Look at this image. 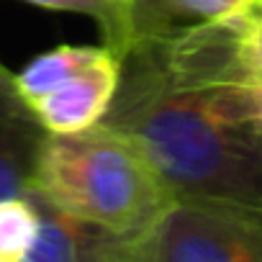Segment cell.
Returning <instances> with one entry per match:
<instances>
[{"label":"cell","mask_w":262,"mask_h":262,"mask_svg":"<svg viewBox=\"0 0 262 262\" xmlns=\"http://www.w3.org/2000/svg\"><path fill=\"white\" fill-rule=\"evenodd\" d=\"M49 131L18 93L13 75L0 82V201L34 188Z\"/></svg>","instance_id":"obj_6"},{"label":"cell","mask_w":262,"mask_h":262,"mask_svg":"<svg viewBox=\"0 0 262 262\" xmlns=\"http://www.w3.org/2000/svg\"><path fill=\"white\" fill-rule=\"evenodd\" d=\"M257 0H134V41L244 13Z\"/></svg>","instance_id":"obj_7"},{"label":"cell","mask_w":262,"mask_h":262,"mask_svg":"<svg viewBox=\"0 0 262 262\" xmlns=\"http://www.w3.org/2000/svg\"><path fill=\"white\" fill-rule=\"evenodd\" d=\"M257 113H259V123H262V88L257 85Z\"/></svg>","instance_id":"obj_12"},{"label":"cell","mask_w":262,"mask_h":262,"mask_svg":"<svg viewBox=\"0 0 262 262\" xmlns=\"http://www.w3.org/2000/svg\"><path fill=\"white\" fill-rule=\"evenodd\" d=\"M244 59L254 85L262 88V0L244 13Z\"/></svg>","instance_id":"obj_11"},{"label":"cell","mask_w":262,"mask_h":262,"mask_svg":"<svg viewBox=\"0 0 262 262\" xmlns=\"http://www.w3.org/2000/svg\"><path fill=\"white\" fill-rule=\"evenodd\" d=\"M244 13L137 39L123 54L100 123L147 155L175 201L262 208V123L244 59Z\"/></svg>","instance_id":"obj_1"},{"label":"cell","mask_w":262,"mask_h":262,"mask_svg":"<svg viewBox=\"0 0 262 262\" xmlns=\"http://www.w3.org/2000/svg\"><path fill=\"white\" fill-rule=\"evenodd\" d=\"M39 211L36 239L24 262H131L137 236H123L105 226L77 219L41 193H26Z\"/></svg>","instance_id":"obj_4"},{"label":"cell","mask_w":262,"mask_h":262,"mask_svg":"<svg viewBox=\"0 0 262 262\" xmlns=\"http://www.w3.org/2000/svg\"><path fill=\"white\" fill-rule=\"evenodd\" d=\"M31 190L123 236H142L175 203L147 155L105 123L49 134Z\"/></svg>","instance_id":"obj_2"},{"label":"cell","mask_w":262,"mask_h":262,"mask_svg":"<svg viewBox=\"0 0 262 262\" xmlns=\"http://www.w3.org/2000/svg\"><path fill=\"white\" fill-rule=\"evenodd\" d=\"M11 75H13V72H11V70H8V67H6L3 62H0V82H3V80H8Z\"/></svg>","instance_id":"obj_13"},{"label":"cell","mask_w":262,"mask_h":262,"mask_svg":"<svg viewBox=\"0 0 262 262\" xmlns=\"http://www.w3.org/2000/svg\"><path fill=\"white\" fill-rule=\"evenodd\" d=\"M105 44L100 47H77V44H59L49 52L36 54L21 72L13 75V82L24 100L34 105L36 100L47 98L57 88H62L70 77H75L80 70H85L90 62H95L103 54Z\"/></svg>","instance_id":"obj_8"},{"label":"cell","mask_w":262,"mask_h":262,"mask_svg":"<svg viewBox=\"0 0 262 262\" xmlns=\"http://www.w3.org/2000/svg\"><path fill=\"white\" fill-rule=\"evenodd\" d=\"M18 3L93 18L103 44L121 59L134 44V0H18Z\"/></svg>","instance_id":"obj_9"},{"label":"cell","mask_w":262,"mask_h":262,"mask_svg":"<svg viewBox=\"0 0 262 262\" xmlns=\"http://www.w3.org/2000/svg\"><path fill=\"white\" fill-rule=\"evenodd\" d=\"M131 262H262V208L175 201L137 236Z\"/></svg>","instance_id":"obj_3"},{"label":"cell","mask_w":262,"mask_h":262,"mask_svg":"<svg viewBox=\"0 0 262 262\" xmlns=\"http://www.w3.org/2000/svg\"><path fill=\"white\" fill-rule=\"evenodd\" d=\"M39 231V211L29 195L0 201V262H24Z\"/></svg>","instance_id":"obj_10"},{"label":"cell","mask_w":262,"mask_h":262,"mask_svg":"<svg viewBox=\"0 0 262 262\" xmlns=\"http://www.w3.org/2000/svg\"><path fill=\"white\" fill-rule=\"evenodd\" d=\"M123 59L108 47L103 54L70 77L62 88L36 100L31 108L49 134H77L98 126L118 93Z\"/></svg>","instance_id":"obj_5"}]
</instances>
